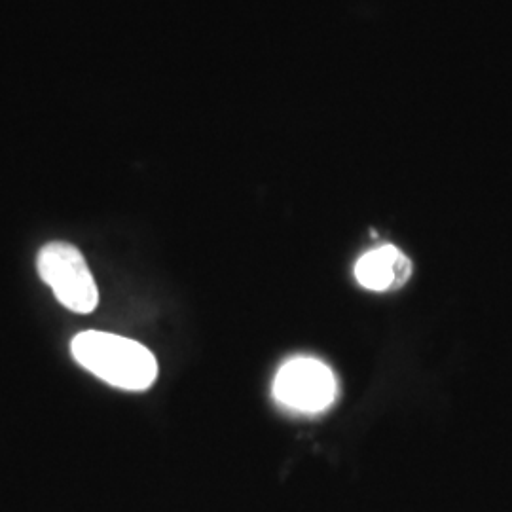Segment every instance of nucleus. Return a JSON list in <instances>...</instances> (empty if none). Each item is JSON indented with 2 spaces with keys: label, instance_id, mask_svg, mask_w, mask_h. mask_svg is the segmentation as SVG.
<instances>
[{
  "label": "nucleus",
  "instance_id": "f257e3e1",
  "mask_svg": "<svg viewBox=\"0 0 512 512\" xmlns=\"http://www.w3.org/2000/svg\"><path fill=\"white\" fill-rule=\"evenodd\" d=\"M71 351L78 365L118 389L145 391L158 376V363L152 351L118 334L80 332L71 342Z\"/></svg>",
  "mask_w": 512,
  "mask_h": 512
},
{
  "label": "nucleus",
  "instance_id": "7ed1b4c3",
  "mask_svg": "<svg viewBox=\"0 0 512 512\" xmlns=\"http://www.w3.org/2000/svg\"><path fill=\"white\" fill-rule=\"evenodd\" d=\"M272 391L281 406L302 414H317L336 401L338 382L325 363L296 357L277 370Z\"/></svg>",
  "mask_w": 512,
  "mask_h": 512
},
{
  "label": "nucleus",
  "instance_id": "f03ea898",
  "mask_svg": "<svg viewBox=\"0 0 512 512\" xmlns=\"http://www.w3.org/2000/svg\"><path fill=\"white\" fill-rule=\"evenodd\" d=\"M40 279L52 287L55 298L76 313H92L99 302V291L82 253L69 243L54 241L37 256Z\"/></svg>",
  "mask_w": 512,
  "mask_h": 512
},
{
  "label": "nucleus",
  "instance_id": "20e7f679",
  "mask_svg": "<svg viewBox=\"0 0 512 512\" xmlns=\"http://www.w3.org/2000/svg\"><path fill=\"white\" fill-rule=\"evenodd\" d=\"M412 275V262L401 249L382 245L368 251L355 264V279L361 287L372 293L397 291L408 283Z\"/></svg>",
  "mask_w": 512,
  "mask_h": 512
}]
</instances>
